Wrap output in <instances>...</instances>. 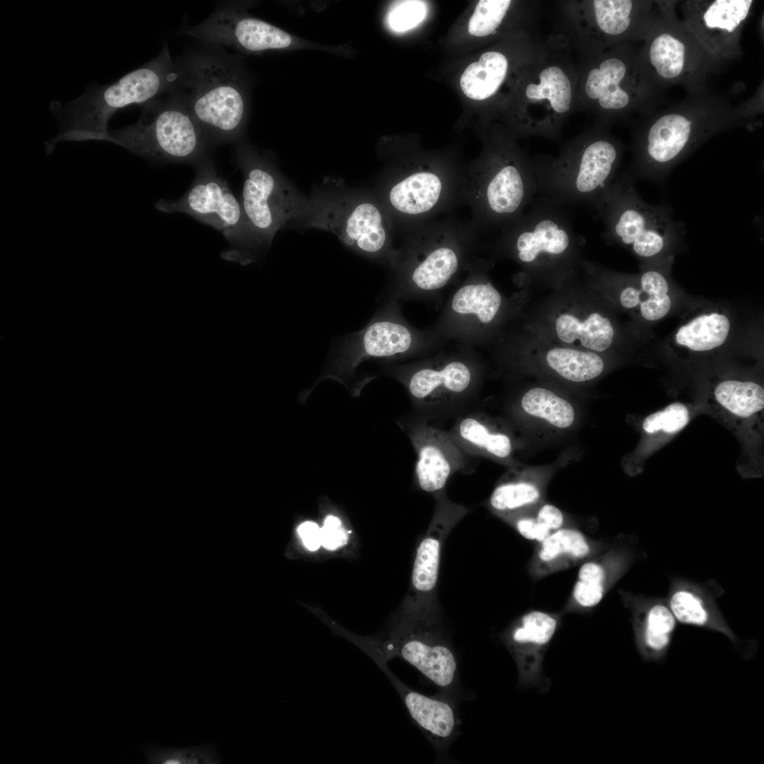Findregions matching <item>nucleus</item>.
<instances>
[{
  "label": "nucleus",
  "instance_id": "aec40b11",
  "mask_svg": "<svg viewBox=\"0 0 764 764\" xmlns=\"http://www.w3.org/2000/svg\"><path fill=\"white\" fill-rule=\"evenodd\" d=\"M555 330L560 342L596 353L607 350L615 335L610 320L596 311L560 313L555 320Z\"/></svg>",
  "mask_w": 764,
  "mask_h": 764
},
{
  "label": "nucleus",
  "instance_id": "cd10ccee",
  "mask_svg": "<svg viewBox=\"0 0 764 764\" xmlns=\"http://www.w3.org/2000/svg\"><path fill=\"white\" fill-rule=\"evenodd\" d=\"M729 330V318L722 313L711 312L698 316L681 326L674 338L678 346L702 352L722 345Z\"/></svg>",
  "mask_w": 764,
  "mask_h": 764
},
{
  "label": "nucleus",
  "instance_id": "a211bd4d",
  "mask_svg": "<svg viewBox=\"0 0 764 764\" xmlns=\"http://www.w3.org/2000/svg\"><path fill=\"white\" fill-rule=\"evenodd\" d=\"M630 610L637 649L648 661L664 659L671 644L678 622L664 597L623 593Z\"/></svg>",
  "mask_w": 764,
  "mask_h": 764
},
{
  "label": "nucleus",
  "instance_id": "20e7f679",
  "mask_svg": "<svg viewBox=\"0 0 764 764\" xmlns=\"http://www.w3.org/2000/svg\"><path fill=\"white\" fill-rule=\"evenodd\" d=\"M595 210L603 224V237L642 260L661 256L685 231L669 205L650 204L639 196L627 172L620 173Z\"/></svg>",
  "mask_w": 764,
  "mask_h": 764
},
{
  "label": "nucleus",
  "instance_id": "0eeeda50",
  "mask_svg": "<svg viewBox=\"0 0 764 764\" xmlns=\"http://www.w3.org/2000/svg\"><path fill=\"white\" fill-rule=\"evenodd\" d=\"M618 152L603 139L589 142L576 154L533 164L538 193L560 206L596 209L620 173Z\"/></svg>",
  "mask_w": 764,
  "mask_h": 764
},
{
  "label": "nucleus",
  "instance_id": "7ed1b4c3",
  "mask_svg": "<svg viewBox=\"0 0 764 764\" xmlns=\"http://www.w3.org/2000/svg\"><path fill=\"white\" fill-rule=\"evenodd\" d=\"M383 366L405 387L415 415L428 422L456 418L470 410L483 369L475 349L463 345L407 363L388 361Z\"/></svg>",
  "mask_w": 764,
  "mask_h": 764
},
{
  "label": "nucleus",
  "instance_id": "dca6fc26",
  "mask_svg": "<svg viewBox=\"0 0 764 764\" xmlns=\"http://www.w3.org/2000/svg\"><path fill=\"white\" fill-rule=\"evenodd\" d=\"M204 44L250 52L285 48L291 42L285 31L262 20L245 16L236 3H221L202 23L180 30Z\"/></svg>",
  "mask_w": 764,
  "mask_h": 764
},
{
  "label": "nucleus",
  "instance_id": "c03bdc74",
  "mask_svg": "<svg viewBox=\"0 0 764 764\" xmlns=\"http://www.w3.org/2000/svg\"><path fill=\"white\" fill-rule=\"evenodd\" d=\"M299 535L309 550H316L322 545L321 528L313 521H305L298 528Z\"/></svg>",
  "mask_w": 764,
  "mask_h": 764
},
{
  "label": "nucleus",
  "instance_id": "9b49d317",
  "mask_svg": "<svg viewBox=\"0 0 764 764\" xmlns=\"http://www.w3.org/2000/svg\"><path fill=\"white\" fill-rule=\"evenodd\" d=\"M434 498V514L416 549L410 586L398 621L440 623L436 586L442 547L453 528L468 514V509L450 500L445 492Z\"/></svg>",
  "mask_w": 764,
  "mask_h": 764
},
{
  "label": "nucleus",
  "instance_id": "c85d7f7f",
  "mask_svg": "<svg viewBox=\"0 0 764 764\" xmlns=\"http://www.w3.org/2000/svg\"><path fill=\"white\" fill-rule=\"evenodd\" d=\"M548 366L564 378L584 382L597 378L604 369L596 352L565 346L549 348L545 355Z\"/></svg>",
  "mask_w": 764,
  "mask_h": 764
},
{
  "label": "nucleus",
  "instance_id": "423d86ee",
  "mask_svg": "<svg viewBox=\"0 0 764 764\" xmlns=\"http://www.w3.org/2000/svg\"><path fill=\"white\" fill-rule=\"evenodd\" d=\"M108 141L154 162L196 163L207 155L202 129L182 103L168 94L146 103L139 120L110 131Z\"/></svg>",
  "mask_w": 764,
  "mask_h": 764
},
{
  "label": "nucleus",
  "instance_id": "5701e85b",
  "mask_svg": "<svg viewBox=\"0 0 764 764\" xmlns=\"http://www.w3.org/2000/svg\"><path fill=\"white\" fill-rule=\"evenodd\" d=\"M668 291L666 274L658 269L647 268L621 290L620 302L626 309L639 311L646 320L656 321L670 311Z\"/></svg>",
  "mask_w": 764,
  "mask_h": 764
},
{
  "label": "nucleus",
  "instance_id": "a18cd8bd",
  "mask_svg": "<svg viewBox=\"0 0 764 764\" xmlns=\"http://www.w3.org/2000/svg\"><path fill=\"white\" fill-rule=\"evenodd\" d=\"M536 519L550 531L560 529L564 521L561 511L552 504H545L540 509Z\"/></svg>",
  "mask_w": 764,
  "mask_h": 764
},
{
  "label": "nucleus",
  "instance_id": "bb28decb",
  "mask_svg": "<svg viewBox=\"0 0 764 764\" xmlns=\"http://www.w3.org/2000/svg\"><path fill=\"white\" fill-rule=\"evenodd\" d=\"M508 67L504 55L497 52L482 54L478 62L469 64L463 71L460 85L463 93L474 100L492 96L505 79Z\"/></svg>",
  "mask_w": 764,
  "mask_h": 764
},
{
  "label": "nucleus",
  "instance_id": "39448f33",
  "mask_svg": "<svg viewBox=\"0 0 764 764\" xmlns=\"http://www.w3.org/2000/svg\"><path fill=\"white\" fill-rule=\"evenodd\" d=\"M444 345L429 328L419 330L407 323L400 311L399 299L388 295L366 326L349 335L340 344L318 382L332 378L345 384L366 360L417 359L432 354Z\"/></svg>",
  "mask_w": 764,
  "mask_h": 764
},
{
  "label": "nucleus",
  "instance_id": "393cba45",
  "mask_svg": "<svg viewBox=\"0 0 764 764\" xmlns=\"http://www.w3.org/2000/svg\"><path fill=\"white\" fill-rule=\"evenodd\" d=\"M441 191V183L436 175L417 173L395 184L390 190L389 200L398 211L417 214L431 209Z\"/></svg>",
  "mask_w": 764,
  "mask_h": 764
},
{
  "label": "nucleus",
  "instance_id": "c756f323",
  "mask_svg": "<svg viewBox=\"0 0 764 764\" xmlns=\"http://www.w3.org/2000/svg\"><path fill=\"white\" fill-rule=\"evenodd\" d=\"M625 74V66L618 59L603 61L598 69H593L589 74L585 91L592 99H598L601 107L606 109H620L629 102L627 93L620 88L619 83Z\"/></svg>",
  "mask_w": 764,
  "mask_h": 764
},
{
  "label": "nucleus",
  "instance_id": "b1692460",
  "mask_svg": "<svg viewBox=\"0 0 764 764\" xmlns=\"http://www.w3.org/2000/svg\"><path fill=\"white\" fill-rule=\"evenodd\" d=\"M714 400L722 413L739 424L761 419L764 389L751 381L724 380L713 391Z\"/></svg>",
  "mask_w": 764,
  "mask_h": 764
},
{
  "label": "nucleus",
  "instance_id": "79ce46f5",
  "mask_svg": "<svg viewBox=\"0 0 764 764\" xmlns=\"http://www.w3.org/2000/svg\"><path fill=\"white\" fill-rule=\"evenodd\" d=\"M500 516L510 523L521 536L528 540L542 543L551 533L536 519L517 516L512 513Z\"/></svg>",
  "mask_w": 764,
  "mask_h": 764
},
{
  "label": "nucleus",
  "instance_id": "72a5a7b5",
  "mask_svg": "<svg viewBox=\"0 0 764 764\" xmlns=\"http://www.w3.org/2000/svg\"><path fill=\"white\" fill-rule=\"evenodd\" d=\"M539 497V490L530 482L506 481L494 488L489 499V507L500 516L536 502Z\"/></svg>",
  "mask_w": 764,
  "mask_h": 764
},
{
  "label": "nucleus",
  "instance_id": "e433bc0d",
  "mask_svg": "<svg viewBox=\"0 0 764 764\" xmlns=\"http://www.w3.org/2000/svg\"><path fill=\"white\" fill-rule=\"evenodd\" d=\"M751 0H717L704 14L706 25L733 32L748 15Z\"/></svg>",
  "mask_w": 764,
  "mask_h": 764
},
{
  "label": "nucleus",
  "instance_id": "37998d69",
  "mask_svg": "<svg viewBox=\"0 0 764 764\" xmlns=\"http://www.w3.org/2000/svg\"><path fill=\"white\" fill-rule=\"evenodd\" d=\"M322 545L328 550L342 546L346 540V533L340 519L333 515L325 517L321 528Z\"/></svg>",
  "mask_w": 764,
  "mask_h": 764
},
{
  "label": "nucleus",
  "instance_id": "c9c22d12",
  "mask_svg": "<svg viewBox=\"0 0 764 764\" xmlns=\"http://www.w3.org/2000/svg\"><path fill=\"white\" fill-rule=\"evenodd\" d=\"M685 51V46L681 41L668 34H662L651 45L650 61L659 75L667 79L674 78L683 69Z\"/></svg>",
  "mask_w": 764,
  "mask_h": 764
},
{
  "label": "nucleus",
  "instance_id": "9d476101",
  "mask_svg": "<svg viewBox=\"0 0 764 764\" xmlns=\"http://www.w3.org/2000/svg\"><path fill=\"white\" fill-rule=\"evenodd\" d=\"M238 166L244 175L241 202L253 249L269 246L275 233L290 220L306 216L311 202L304 201L273 168L236 148Z\"/></svg>",
  "mask_w": 764,
  "mask_h": 764
},
{
  "label": "nucleus",
  "instance_id": "f8f14e48",
  "mask_svg": "<svg viewBox=\"0 0 764 764\" xmlns=\"http://www.w3.org/2000/svg\"><path fill=\"white\" fill-rule=\"evenodd\" d=\"M354 642L378 666L398 657L440 688L450 689L455 683L456 659L442 633L440 623L397 621L387 639L367 637Z\"/></svg>",
  "mask_w": 764,
  "mask_h": 764
},
{
  "label": "nucleus",
  "instance_id": "4468645a",
  "mask_svg": "<svg viewBox=\"0 0 764 764\" xmlns=\"http://www.w3.org/2000/svg\"><path fill=\"white\" fill-rule=\"evenodd\" d=\"M400 425L415 451V480L422 491L435 497L445 492L456 473L470 470L473 456L455 442L447 430L415 415L403 419Z\"/></svg>",
  "mask_w": 764,
  "mask_h": 764
},
{
  "label": "nucleus",
  "instance_id": "58836bf2",
  "mask_svg": "<svg viewBox=\"0 0 764 764\" xmlns=\"http://www.w3.org/2000/svg\"><path fill=\"white\" fill-rule=\"evenodd\" d=\"M596 22L599 28L610 35H618L630 25L632 4L629 0L594 1Z\"/></svg>",
  "mask_w": 764,
  "mask_h": 764
},
{
  "label": "nucleus",
  "instance_id": "4be33fe9",
  "mask_svg": "<svg viewBox=\"0 0 764 764\" xmlns=\"http://www.w3.org/2000/svg\"><path fill=\"white\" fill-rule=\"evenodd\" d=\"M636 556L630 549L612 550L606 563H584L573 589L574 601L584 608L598 605L608 588L626 571Z\"/></svg>",
  "mask_w": 764,
  "mask_h": 764
},
{
  "label": "nucleus",
  "instance_id": "6e6552de",
  "mask_svg": "<svg viewBox=\"0 0 764 764\" xmlns=\"http://www.w3.org/2000/svg\"><path fill=\"white\" fill-rule=\"evenodd\" d=\"M195 164L197 174L190 188L177 199H160L156 208L165 213H185L211 226L230 244L221 253L224 259L250 264L256 255L241 203L207 155Z\"/></svg>",
  "mask_w": 764,
  "mask_h": 764
},
{
  "label": "nucleus",
  "instance_id": "6ab92c4d",
  "mask_svg": "<svg viewBox=\"0 0 764 764\" xmlns=\"http://www.w3.org/2000/svg\"><path fill=\"white\" fill-rule=\"evenodd\" d=\"M378 667L400 695L414 722L430 739L438 743L446 742L451 739L457 726L456 715L451 703L427 696L409 688L393 674L387 664Z\"/></svg>",
  "mask_w": 764,
  "mask_h": 764
},
{
  "label": "nucleus",
  "instance_id": "412c9836",
  "mask_svg": "<svg viewBox=\"0 0 764 764\" xmlns=\"http://www.w3.org/2000/svg\"><path fill=\"white\" fill-rule=\"evenodd\" d=\"M455 419L447 431L468 454L487 455L504 460L511 456L513 446L510 436L494 429L482 416L468 410Z\"/></svg>",
  "mask_w": 764,
  "mask_h": 764
},
{
  "label": "nucleus",
  "instance_id": "a19ab883",
  "mask_svg": "<svg viewBox=\"0 0 764 764\" xmlns=\"http://www.w3.org/2000/svg\"><path fill=\"white\" fill-rule=\"evenodd\" d=\"M426 4L422 1H401L392 8L388 16L390 28L405 32L417 26L425 17Z\"/></svg>",
  "mask_w": 764,
  "mask_h": 764
},
{
  "label": "nucleus",
  "instance_id": "473e14b6",
  "mask_svg": "<svg viewBox=\"0 0 764 764\" xmlns=\"http://www.w3.org/2000/svg\"><path fill=\"white\" fill-rule=\"evenodd\" d=\"M539 76L540 84L528 85L526 96L531 100L548 99L557 112L568 111L572 100V88L564 71L560 67L552 66L543 70Z\"/></svg>",
  "mask_w": 764,
  "mask_h": 764
},
{
  "label": "nucleus",
  "instance_id": "a878e982",
  "mask_svg": "<svg viewBox=\"0 0 764 764\" xmlns=\"http://www.w3.org/2000/svg\"><path fill=\"white\" fill-rule=\"evenodd\" d=\"M556 619L548 613L534 610L522 615L507 632L506 642L518 665L533 647L546 645L557 628Z\"/></svg>",
  "mask_w": 764,
  "mask_h": 764
},
{
  "label": "nucleus",
  "instance_id": "2f4dec72",
  "mask_svg": "<svg viewBox=\"0 0 764 764\" xmlns=\"http://www.w3.org/2000/svg\"><path fill=\"white\" fill-rule=\"evenodd\" d=\"M538 557L548 566L560 565L563 561H577L584 558L591 548L585 536L570 528H560L551 532L540 543Z\"/></svg>",
  "mask_w": 764,
  "mask_h": 764
},
{
  "label": "nucleus",
  "instance_id": "2eb2a0df",
  "mask_svg": "<svg viewBox=\"0 0 764 764\" xmlns=\"http://www.w3.org/2000/svg\"><path fill=\"white\" fill-rule=\"evenodd\" d=\"M311 224L332 231L346 246L366 255H378L386 248V232L378 209L368 202H357L351 195L311 202Z\"/></svg>",
  "mask_w": 764,
  "mask_h": 764
},
{
  "label": "nucleus",
  "instance_id": "ddd939ff",
  "mask_svg": "<svg viewBox=\"0 0 764 764\" xmlns=\"http://www.w3.org/2000/svg\"><path fill=\"white\" fill-rule=\"evenodd\" d=\"M507 303L487 279L475 277L459 286L448 297L429 330L444 344L449 342L475 348L488 341L505 319Z\"/></svg>",
  "mask_w": 764,
  "mask_h": 764
},
{
  "label": "nucleus",
  "instance_id": "f3484780",
  "mask_svg": "<svg viewBox=\"0 0 764 764\" xmlns=\"http://www.w3.org/2000/svg\"><path fill=\"white\" fill-rule=\"evenodd\" d=\"M724 591L714 579L697 581L673 575L666 599L678 623L721 633L737 644L739 639L717 604Z\"/></svg>",
  "mask_w": 764,
  "mask_h": 764
},
{
  "label": "nucleus",
  "instance_id": "4c0bfd02",
  "mask_svg": "<svg viewBox=\"0 0 764 764\" xmlns=\"http://www.w3.org/2000/svg\"><path fill=\"white\" fill-rule=\"evenodd\" d=\"M688 407L683 403H673L664 409L645 417L642 423L647 434L673 435L682 430L689 422Z\"/></svg>",
  "mask_w": 764,
  "mask_h": 764
},
{
  "label": "nucleus",
  "instance_id": "f03ea898",
  "mask_svg": "<svg viewBox=\"0 0 764 764\" xmlns=\"http://www.w3.org/2000/svg\"><path fill=\"white\" fill-rule=\"evenodd\" d=\"M177 78L176 61L165 43L156 57L115 83L89 86L69 103L52 100L50 110L59 127L56 136L45 142L46 153L50 154L60 141H108V122L115 113L168 93Z\"/></svg>",
  "mask_w": 764,
  "mask_h": 764
},
{
  "label": "nucleus",
  "instance_id": "1a4fd4ad",
  "mask_svg": "<svg viewBox=\"0 0 764 764\" xmlns=\"http://www.w3.org/2000/svg\"><path fill=\"white\" fill-rule=\"evenodd\" d=\"M580 243L564 207L540 196L521 219L514 234L513 253L533 274L560 277L572 273L581 263Z\"/></svg>",
  "mask_w": 764,
  "mask_h": 764
},
{
  "label": "nucleus",
  "instance_id": "7c9ffc66",
  "mask_svg": "<svg viewBox=\"0 0 764 764\" xmlns=\"http://www.w3.org/2000/svg\"><path fill=\"white\" fill-rule=\"evenodd\" d=\"M521 406L527 414L544 419L558 428L570 427L574 419L572 405L547 388L527 390L521 399Z\"/></svg>",
  "mask_w": 764,
  "mask_h": 764
},
{
  "label": "nucleus",
  "instance_id": "f704fd0d",
  "mask_svg": "<svg viewBox=\"0 0 764 764\" xmlns=\"http://www.w3.org/2000/svg\"><path fill=\"white\" fill-rule=\"evenodd\" d=\"M144 753L153 764H219L221 758L212 745L186 748L149 746Z\"/></svg>",
  "mask_w": 764,
  "mask_h": 764
},
{
  "label": "nucleus",
  "instance_id": "ea45409f",
  "mask_svg": "<svg viewBox=\"0 0 764 764\" xmlns=\"http://www.w3.org/2000/svg\"><path fill=\"white\" fill-rule=\"evenodd\" d=\"M511 1L481 0L470 18L468 32L477 37H485L494 33L501 24Z\"/></svg>",
  "mask_w": 764,
  "mask_h": 764
},
{
  "label": "nucleus",
  "instance_id": "f257e3e1",
  "mask_svg": "<svg viewBox=\"0 0 764 764\" xmlns=\"http://www.w3.org/2000/svg\"><path fill=\"white\" fill-rule=\"evenodd\" d=\"M222 48L204 44L177 60L178 78L168 93L186 108L207 145L235 141L245 117L238 64Z\"/></svg>",
  "mask_w": 764,
  "mask_h": 764
}]
</instances>
